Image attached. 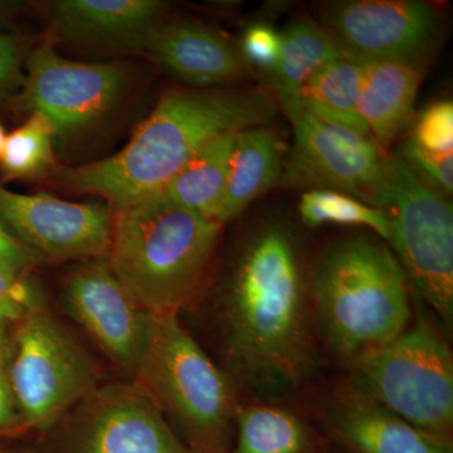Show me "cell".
Here are the masks:
<instances>
[{
  "label": "cell",
  "mask_w": 453,
  "mask_h": 453,
  "mask_svg": "<svg viewBox=\"0 0 453 453\" xmlns=\"http://www.w3.org/2000/svg\"><path fill=\"white\" fill-rule=\"evenodd\" d=\"M320 412L326 428L356 453H452L449 441L414 427L349 381L324 396Z\"/></svg>",
  "instance_id": "15"
},
{
  "label": "cell",
  "mask_w": 453,
  "mask_h": 453,
  "mask_svg": "<svg viewBox=\"0 0 453 453\" xmlns=\"http://www.w3.org/2000/svg\"><path fill=\"white\" fill-rule=\"evenodd\" d=\"M164 8L157 0H61L53 31L59 40L144 50Z\"/></svg>",
  "instance_id": "17"
},
{
  "label": "cell",
  "mask_w": 453,
  "mask_h": 453,
  "mask_svg": "<svg viewBox=\"0 0 453 453\" xmlns=\"http://www.w3.org/2000/svg\"><path fill=\"white\" fill-rule=\"evenodd\" d=\"M79 404L73 453H187L139 384L94 389Z\"/></svg>",
  "instance_id": "14"
},
{
  "label": "cell",
  "mask_w": 453,
  "mask_h": 453,
  "mask_svg": "<svg viewBox=\"0 0 453 453\" xmlns=\"http://www.w3.org/2000/svg\"><path fill=\"white\" fill-rule=\"evenodd\" d=\"M64 303L101 350L136 375L150 340L153 315L119 281L106 257L95 258L67 277Z\"/></svg>",
  "instance_id": "12"
},
{
  "label": "cell",
  "mask_w": 453,
  "mask_h": 453,
  "mask_svg": "<svg viewBox=\"0 0 453 453\" xmlns=\"http://www.w3.org/2000/svg\"><path fill=\"white\" fill-rule=\"evenodd\" d=\"M299 213L303 225L320 226L325 223L345 226H365L384 240L392 238V219L389 213L372 207L334 190H306L301 196Z\"/></svg>",
  "instance_id": "25"
},
{
  "label": "cell",
  "mask_w": 453,
  "mask_h": 453,
  "mask_svg": "<svg viewBox=\"0 0 453 453\" xmlns=\"http://www.w3.org/2000/svg\"><path fill=\"white\" fill-rule=\"evenodd\" d=\"M392 213V241L410 285L451 326L453 213L451 203L414 174L403 157H387L381 210Z\"/></svg>",
  "instance_id": "8"
},
{
  "label": "cell",
  "mask_w": 453,
  "mask_h": 453,
  "mask_svg": "<svg viewBox=\"0 0 453 453\" xmlns=\"http://www.w3.org/2000/svg\"><path fill=\"white\" fill-rule=\"evenodd\" d=\"M40 306L38 292L26 273L0 264V365H4L12 329L28 312Z\"/></svg>",
  "instance_id": "26"
},
{
  "label": "cell",
  "mask_w": 453,
  "mask_h": 453,
  "mask_svg": "<svg viewBox=\"0 0 453 453\" xmlns=\"http://www.w3.org/2000/svg\"><path fill=\"white\" fill-rule=\"evenodd\" d=\"M3 369L25 427H50L96 381L81 345L42 306L12 329Z\"/></svg>",
  "instance_id": "7"
},
{
  "label": "cell",
  "mask_w": 453,
  "mask_h": 453,
  "mask_svg": "<svg viewBox=\"0 0 453 453\" xmlns=\"http://www.w3.org/2000/svg\"><path fill=\"white\" fill-rule=\"evenodd\" d=\"M281 148L270 127H257L235 136L225 195L217 220L225 225L282 178Z\"/></svg>",
  "instance_id": "19"
},
{
  "label": "cell",
  "mask_w": 453,
  "mask_h": 453,
  "mask_svg": "<svg viewBox=\"0 0 453 453\" xmlns=\"http://www.w3.org/2000/svg\"><path fill=\"white\" fill-rule=\"evenodd\" d=\"M281 35L264 23L246 29L241 43V55L250 67H257L264 74L273 73L281 57Z\"/></svg>",
  "instance_id": "28"
},
{
  "label": "cell",
  "mask_w": 453,
  "mask_h": 453,
  "mask_svg": "<svg viewBox=\"0 0 453 453\" xmlns=\"http://www.w3.org/2000/svg\"><path fill=\"white\" fill-rule=\"evenodd\" d=\"M235 388L277 403L308 380L316 326L299 246L285 226L257 229L238 252L222 300Z\"/></svg>",
  "instance_id": "1"
},
{
  "label": "cell",
  "mask_w": 453,
  "mask_h": 453,
  "mask_svg": "<svg viewBox=\"0 0 453 453\" xmlns=\"http://www.w3.org/2000/svg\"><path fill=\"white\" fill-rule=\"evenodd\" d=\"M234 453H312L311 431L290 408L271 402L240 404Z\"/></svg>",
  "instance_id": "22"
},
{
  "label": "cell",
  "mask_w": 453,
  "mask_h": 453,
  "mask_svg": "<svg viewBox=\"0 0 453 453\" xmlns=\"http://www.w3.org/2000/svg\"><path fill=\"white\" fill-rule=\"evenodd\" d=\"M410 281L395 253L356 235L330 244L309 279L316 332L345 365L408 329Z\"/></svg>",
  "instance_id": "3"
},
{
  "label": "cell",
  "mask_w": 453,
  "mask_h": 453,
  "mask_svg": "<svg viewBox=\"0 0 453 453\" xmlns=\"http://www.w3.org/2000/svg\"><path fill=\"white\" fill-rule=\"evenodd\" d=\"M405 163L422 181L436 192L452 195L453 154H429L419 150L410 142L404 146Z\"/></svg>",
  "instance_id": "29"
},
{
  "label": "cell",
  "mask_w": 453,
  "mask_h": 453,
  "mask_svg": "<svg viewBox=\"0 0 453 453\" xmlns=\"http://www.w3.org/2000/svg\"><path fill=\"white\" fill-rule=\"evenodd\" d=\"M23 50L19 41L0 33V103L23 88Z\"/></svg>",
  "instance_id": "30"
},
{
  "label": "cell",
  "mask_w": 453,
  "mask_h": 453,
  "mask_svg": "<svg viewBox=\"0 0 453 453\" xmlns=\"http://www.w3.org/2000/svg\"><path fill=\"white\" fill-rule=\"evenodd\" d=\"M56 131L38 112L5 136L0 151V178L3 181L29 180L43 177L55 164L53 142Z\"/></svg>",
  "instance_id": "24"
},
{
  "label": "cell",
  "mask_w": 453,
  "mask_h": 453,
  "mask_svg": "<svg viewBox=\"0 0 453 453\" xmlns=\"http://www.w3.org/2000/svg\"><path fill=\"white\" fill-rule=\"evenodd\" d=\"M127 80L121 65L70 61L46 41L27 59L23 100L50 122L57 138H71L111 111Z\"/></svg>",
  "instance_id": "10"
},
{
  "label": "cell",
  "mask_w": 453,
  "mask_h": 453,
  "mask_svg": "<svg viewBox=\"0 0 453 453\" xmlns=\"http://www.w3.org/2000/svg\"><path fill=\"white\" fill-rule=\"evenodd\" d=\"M282 110L295 131L294 148L283 165V183L344 193L381 210L388 155L374 139L295 105Z\"/></svg>",
  "instance_id": "9"
},
{
  "label": "cell",
  "mask_w": 453,
  "mask_h": 453,
  "mask_svg": "<svg viewBox=\"0 0 453 453\" xmlns=\"http://www.w3.org/2000/svg\"><path fill=\"white\" fill-rule=\"evenodd\" d=\"M222 226L157 196H146L112 211L107 262L146 311L178 314L201 288Z\"/></svg>",
  "instance_id": "4"
},
{
  "label": "cell",
  "mask_w": 453,
  "mask_h": 453,
  "mask_svg": "<svg viewBox=\"0 0 453 453\" xmlns=\"http://www.w3.org/2000/svg\"><path fill=\"white\" fill-rule=\"evenodd\" d=\"M349 383L405 422L449 441L453 426V356L427 321L347 363Z\"/></svg>",
  "instance_id": "6"
},
{
  "label": "cell",
  "mask_w": 453,
  "mask_h": 453,
  "mask_svg": "<svg viewBox=\"0 0 453 453\" xmlns=\"http://www.w3.org/2000/svg\"><path fill=\"white\" fill-rule=\"evenodd\" d=\"M25 427L16 404L12 398L7 380H5L4 369L0 365V434H7L16 429Z\"/></svg>",
  "instance_id": "32"
},
{
  "label": "cell",
  "mask_w": 453,
  "mask_h": 453,
  "mask_svg": "<svg viewBox=\"0 0 453 453\" xmlns=\"http://www.w3.org/2000/svg\"><path fill=\"white\" fill-rule=\"evenodd\" d=\"M0 223L37 257H106L112 211L103 204L19 195L0 187Z\"/></svg>",
  "instance_id": "13"
},
{
  "label": "cell",
  "mask_w": 453,
  "mask_h": 453,
  "mask_svg": "<svg viewBox=\"0 0 453 453\" xmlns=\"http://www.w3.org/2000/svg\"><path fill=\"white\" fill-rule=\"evenodd\" d=\"M18 8L17 3L0 2V20L11 17Z\"/></svg>",
  "instance_id": "33"
},
{
  "label": "cell",
  "mask_w": 453,
  "mask_h": 453,
  "mask_svg": "<svg viewBox=\"0 0 453 453\" xmlns=\"http://www.w3.org/2000/svg\"><path fill=\"white\" fill-rule=\"evenodd\" d=\"M238 134H228L214 140L153 196L217 220Z\"/></svg>",
  "instance_id": "21"
},
{
  "label": "cell",
  "mask_w": 453,
  "mask_h": 453,
  "mask_svg": "<svg viewBox=\"0 0 453 453\" xmlns=\"http://www.w3.org/2000/svg\"><path fill=\"white\" fill-rule=\"evenodd\" d=\"M0 453H2V452H0Z\"/></svg>",
  "instance_id": "35"
},
{
  "label": "cell",
  "mask_w": 453,
  "mask_h": 453,
  "mask_svg": "<svg viewBox=\"0 0 453 453\" xmlns=\"http://www.w3.org/2000/svg\"><path fill=\"white\" fill-rule=\"evenodd\" d=\"M324 19L342 55L359 64L399 62L421 68L440 37L436 8L417 0L335 3Z\"/></svg>",
  "instance_id": "11"
},
{
  "label": "cell",
  "mask_w": 453,
  "mask_h": 453,
  "mask_svg": "<svg viewBox=\"0 0 453 453\" xmlns=\"http://www.w3.org/2000/svg\"><path fill=\"white\" fill-rule=\"evenodd\" d=\"M5 136H7V134L0 124V151H2L3 144H4Z\"/></svg>",
  "instance_id": "34"
},
{
  "label": "cell",
  "mask_w": 453,
  "mask_h": 453,
  "mask_svg": "<svg viewBox=\"0 0 453 453\" xmlns=\"http://www.w3.org/2000/svg\"><path fill=\"white\" fill-rule=\"evenodd\" d=\"M411 144L429 154H453V105L443 100L426 107L416 124Z\"/></svg>",
  "instance_id": "27"
},
{
  "label": "cell",
  "mask_w": 453,
  "mask_h": 453,
  "mask_svg": "<svg viewBox=\"0 0 453 453\" xmlns=\"http://www.w3.org/2000/svg\"><path fill=\"white\" fill-rule=\"evenodd\" d=\"M277 103L261 88H175L118 153L57 172L59 184L77 195L103 196L111 211L159 192L214 140L275 119Z\"/></svg>",
  "instance_id": "2"
},
{
  "label": "cell",
  "mask_w": 453,
  "mask_h": 453,
  "mask_svg": "<svg viewBox=\"0 0 453 453\" xmlns=\"http://www.w3.org/2000/svg\"><path fill=\"white\" fill-rule=\"evenodd\" d=\"M139 386L202 451L219 453L237 413V388L179 323L153 315Z\"/></svg>",
  "instance_id": "5"
},
{
  "label": "cell",
  "mask_w": 453,
  "mask_h": 453,
  "mask_svg": "<svg viewBox=\"0 0 453 453\" xmlns=\"http://www.w3.org/2000/svg\"><path fill=\"white\" fill-rule=\"evenodd\" d=\"M421 68L399 62L363 64L357 111L384 154L413 118Z\"/></svg>",
  "instance_id": "18"
},
{
  "label": "cell",
  "mask_w": 453,
  "mask_h": 453,
  "mask_svg": "<svg viewBox=\"0 0 453 453\" xmlns=\"http://www.w3.org/2000/svg\"><path fill=\"white\" fill-rule=\"evenodd\" d=\"M362 73L363 64L342 57L319 71L295 100L281 107L295 105L325 121L369 134L357 111Z\"/></svg>",
  "instance_id": "23"
},
{
  "label": "cell",
  "mask_w": 453,
  "mask_h": 453,
  "mask_svg": "<svg viewBox=\"0 0 453 453\" xmlns=\"http://www.w3.org/2000/svg\"><path fill=\"white\" fill-rule=\"evenodd\" d=\"M157 64L192 88H216L249 79L252 68L240 50L193 20L159 23L144 47Z\"/></svg>",
  "instance_id": "16"
},
{
  "label": "cell",
  "mask_w": 453,
  "mask_h": 453,
  "mask_svg": "<svg viewBox=\"0 0 453 453\" xmlns=\"http://www.w3.org/2000/svg\"><path fill=\"white\" fill-rule=\"evenodd\" d=\"M35 261L37 256L9 234L0 223V264L26 273L27 268L32 267Z\"/></svg>",
  "instance_id": "31"
},
{
  "label": "cell",
  "mask_w": 453,
  "mask_h": 453,
  "mask_svg": "<svg viewBox=\"0 0 453 453\" xmlns=\"http://www.w3.org/2000/svg\"><path fill=\"white\" fill-rule=\"evenodd\" d=\"M281 57L265 74L280 106L297 96L301 88L327 65L345 57L329 32L309 19H299L281 35Z\"/></svg>",
  "instance_id": "20"
}]
</instances>
